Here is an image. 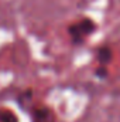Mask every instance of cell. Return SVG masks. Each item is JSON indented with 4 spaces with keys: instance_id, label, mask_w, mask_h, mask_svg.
<instances>
[{
    "instance_id": "3957f363",
    "label": "cell",
    "mask_w": 120,
    "mask_h": 122,
    "mask_svg": "<svg viewBox=\"0 0 120 122\" xmlns=\"http://www.w3.org/2000/svg\"><path fill=\"white\" fill-rule=\"evenodd\" d=\"M113 58V51L109 46H102L97 48L96 51V61L99 62V65H103V67H107V64L112 62Z\"/></svg>"
},
{
    "instance_id": "6da1fadb",
    "label": "cell",
    "mask_w": 120,
    "mask_h": 122,
    "mask_svg": "<svg viewBox=\"0 0 120 122\" xmlns=\"http://www.w3.org/2000/svg\"><path fill=\"white\" fill-rule=\"evenodd\" d=\"M96 27H97L96 23L92 19H89V17H83V19L72 23L68 27V34L71 37L72 44H75V46L83 44L86 37H89L90 34L95 33Z\"/></svg>"
},
{
    "instance_id": "277c9868",
    "label": "cell",
    "mask_w": 120,
    "mask_h": 122,
    "mask_svg": "<svg viewBox=\"0 0 120 122\" xmlns=\"http://www.w3.org/2000/svg\"><path fill=\"white\" fill-rule=\"evenodd\" d=\"M95 75H96L97 78H100V80H105V78H107V75H109V70H107V67L99 65V67L95 70Z\"/></svg>"
},
{
    "instance_id": "7a4b0ae2",
    "label": "cell",
    "mask_w": 120,
    "mask_h": 122,
    "mask_svg": "<svg viewBox=\"0 0 120 122\" xmlns=\"http://www.w3.org/2000/svg\"><path fill=\"white\" fill-rule=\"evenodd\" d=\"M31 119H32V122H55V117L50 108L38 107V108L32 109Z\"/></svg>"
}]
</instances>
